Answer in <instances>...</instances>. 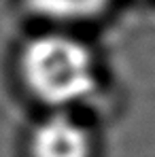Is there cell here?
Here are the masks:
<instances>
[{
    "mask_svg": "<svg viewBox=\"0 0 155 157\" xmlns=\"http://www.w3.org/2000/svg\"><path fill=\"white\" fill-rule=\"evenodd\" d=\"M21 75L32 94L53 106L81 102L98 85L89 49L64 34L32 38L21 53Z\"/></svg>",
    "mask_w": 155,
    "mask_h": 157,
    "instance_id": "6da1fadb",
    "label": "cell"
},
{
    "mask_svg": "<svg viewBox=\"0 0 155 157\" xmlns=\"http://www.w3.org/2000/svg\"><path fill=\"white\" fill-rule=\"evenodd\" d=\"M32 157H89V134L68 115H51L32 134Z\"/></svg>",
    "mask_w": 155,
    "mask_h": 157,
    "instance_id": "7a4b0ae2",
    "label": "cell"
},
{
    "mask_svg": "<svg viewBox=\"0 0 155 157\" xmlns=\"http://www.w3.org/2000/svg\"><path fill=\"white\" fill-rule=\"evenodd\" d=\"M108 0H30L32 9L51 19H83L100 13Z\"/></svg>",
    "mask_w": 155,
    "mask_h": 157,
    "instance_id": "3957f363",
    "label": "cell"
}]
</instances>
